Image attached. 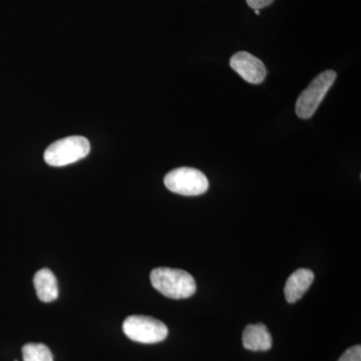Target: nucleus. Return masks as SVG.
<instances>
[{"label":"nucleus","mask_w":361,"mask_h":361,"mask_svg":"<svg viewBox=\"0 0 361 361\" xmlns=\"http://www.w3.org/2000/svg\"><path fill=\"white\" fill-rule=\"evenodd\" d=\"M33 285L37 297L42 302L49 303L59 297L58 280L49 269H42L35 273Z\"/></svg>","instance_id":"nucleus-9"},{"label":"nucleus","mask_w":361,"mask_h":361,"mask_svg":"<svg viewBox=\"0 0 361 361\" xmlns=\"http://www.w3.org/2000/svg\"><path fill=\"white\" fill-rule=\"evenodd\" d=\"M314 281V273L310 269H298L292 273L284 287L287 302L295 303L302 298L304 294Z\"/></svg>","instance_id":"nucleus-7"},{"label":"nucleus","mask_w":361,"mask_h":361,"mask_svg":"<svg viewBox=\"0 0 361 361\" xmlns=\"http://www.w3.org/2000/svg\"><path fill=\"white\" fill-rule=\"evenodd\" d=\"M123 330L130 341L144 344L158 343L168 336V327L149 316H129L123 322Z\"/></svg>","instance_id":"nucleus-4"},{"label":"nucleus","mask_w":361,"mask_h":361,"mask_svg":"<svg viewBox=\"0 0 361 361\" xmlns=\"http://www.w3.org/2000/svg\"><path fill=\"white\" fill-rule=\"evenodd\" d=\"M90 152L89 140L71 135L52 142L44 153V160L52 167H63L85 159Z\"/></svg>","instance_id":"nucleus-2"},{"label":"nucleus","mask_w":361,"mask_h":361,"mask_svg":"<svg viewBox=\"0 0 361 361\" xmlns=\"http://www.w3.org/2000/svg\"><path fill=\"white\" fill-rule=\"evenodd\" d=\"M164 183L171 192L183 196H199L209 189L206 176L194 168L175 169L166 175Z\"/></svg>","instance_id":"nucleus-5"},{"label":"nucleus","mask_w":361,"mask_h":361,"mask_svg":"<svg viewBox=\"0 0 361 361\" xmlns=\"http://www.w3.org/2000/svg\"><path fill=\"white\" fill-rule=\"evenodd\" d=\"M151 282L157 291L168 298H189L197 290L196 282L190 273L173 268H156L152 271Z\"/></svg>","instance_id":"nucleus-1"},{"label":"nucleus","mask_w":361,"mask_h":361,"mask_svg":"<svg viewBox=\"0 0 361 361\" xmlns=\"http://www.w3.org/2000/svg\"><path fill=\"white\" fill-rule=\"evenodd\" d=\"M233 70L250 84H261L267 75L266 66L260 59L246 51L235 54L230 59Z\"/></svg>","instance_id":"nucleus-6"},{"label":"nucleus","mask_w":361,"mask_h":361,"mask_svg":"<svg viewBox=\"0 0 361 361\" xmlns=\"http://www.w3.org/2000/svg\"><path fill=\"white\" fill-rule=\"evenodd\" d=\"M243 346L251 351H267L272 346V337L263 323L250 324L244 329Z\"/></svg>","instance_id":"nucleus-8"},{"label":"nucleus","mask_w":361,"mask_h":361,"mask_svg":"<svg viewBox=\"0 0 361 361\" xmlns=\"http://www.w3.org/2000/svg\"><path fill=\"white\" fill-rule=\"evenodd\" d=\"M23 361H54L51 351L42 343H28L23 348Z\"/></svg>","instance_id":"nucleus-10"},{"label":"nucleus","mask_w":361,"mask_h":361,"mask_svg":"<svg viewBox=\"0 0 361 361\" xmlns=\"http://www.w3.org/2000/svg\"><path fill=\"white\" fill-rule=\"evenodd\" d=\"M338 361H361V346L349 348L339 358Z\"/></svg>","instance_id":"nucleus-11"},{"label":"nucleus","mask_w":361,"mask_h":361,"mask_svg":"<svg viewBox=\"0 0 361 361\" xmlns=\"http://www.w3.org/2000/svg\"><path fill=\"white\" fill-rule=\"evenodd\" d=\"M255 13L257 14V16H259V14H260V13H259V11H255Z\"/></svg>","instance_id":"nucleus-13"},{"label":"nucleus","mask_w":361,"mask_h":361,"mask_svg":"<svg viewBox=\"0 0 361 361\" xmlns=\"http://www.w3.org/2000/svg\"><path fill=\"white\" fill-rule=\"evenodd\" d=\"M246 1L254 11H260L261 8L270 6L274 0H246Z\"/></svg>","instance_id":"nucleus-12"},{"label":"nucleus","mask_w":361,"mask_h":361,"mask_svg":"<svg viewBox=\"0 0 361 361\" xmlns=\"http://www.w3.org/2000/svg\"><path fill=\"white\" fill-rule=\"evenodd\" d=\"M336 80L334 71H325L316 77L297 99L296 114L303 120L314 115L323 99Z\"/></svg>","instance_id":"nucleus-3"}]
</instances>
